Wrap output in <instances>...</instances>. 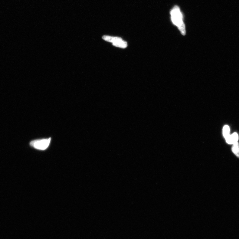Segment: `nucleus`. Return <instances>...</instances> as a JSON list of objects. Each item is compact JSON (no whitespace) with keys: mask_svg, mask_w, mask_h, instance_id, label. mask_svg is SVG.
Masks as SVG:
<instances>
[{"mask_svg":"<svg viewBox=\"0 0 239 239\" xmlns=\"http://www.w3.org/2000/svg\"><path fill=\"white\" fill-rule=\"evenodd\" d=\"M172 21L177 26L181 34L184 35L186 33L185 26L182 21V16L178 6H175L171 13Z\"/></svg>","mask_w":239,"mask_h":239,"instance_id":"nucleus-1","label":"nucleus"},{"mask_svg":"<svg viewBox=\"0 0 239 239\" xmlns=\"http://www.w3.org/2000/svg\"><path fill=\"white\" fill-rule=\"evenodd\" d=\"M51 137L49 138L35 140L31 141L30 145L35 149L43 150L47 149L50 146Z\"/></svg>","mask_w":239,"mask_h":239,"instance_id":"nucleus-2","label":"nucleus"},{"mask_svg":"<svg viewBox=\"0 0 239 239\" xmlns=\"http://www.w3.org/2000/svg\"><path fill=\"white\" fill-rule=\"evenodd\" d=\"M238 139V137L237 134L235 133L232 134L231 135H230L228 136L225 139L227 142L228 143L231 144H234L237 142Z\"/></svg>","mask_w":239,"mask_h":239,"instance_id":"nucleus-3","label":"nucleus"},{"mask_svg":"<svg viewBox=\"0 0 239 239\" xmlns=\"http://www.w3.org/2000/svg\"><path fill=\"white\" fill-rule=\"evenodd\" d=\"M102 39L105 41L112 42L113 43L122 40V39L120 37H112L106 35L103 36Z\"/></svg>","mask_w":239,"mask_h":239,"instance_id":"nucleus-4","label":"nucleus"},{"mask_svg":"<svg viewBox=\"0 0 239 239\" xmlns=\"http://www.w3.org/2000/svg\"><path fill=\"white\" fill-rule=\"evenodd\" d=\"M113 45L116 47H120L122 48H125L127 47V42L122 40L121 41L115 43H113Z\"/></svg>","mask_w":239,"mask_h":239,"instance_id":"nucleus-5","label":"nucleus"},{"mask_svg":"<svg viewBox=\"0 0 239 239\" xmlns=\"http://www.w3.org/2000/svg\"><path fill=\"white\" fill-rule=\"evenodd\" d=\"M232 150L234 154L239 158V146L237 142L234 144Z\"/></svg>","mask_w":239,"mask_h":239,"instance_id":"nucleus-6","label":"nucleus"},{"mask_svg":"<svg viewBox=\"0 0 239 239\" xmlns=\"http://www.w3.org/2000/svg\"><path fill=\"white\" fill-rule=\"evenodd\" d=\"M230 129L229 126L228 125L225 126L223 129V133L225 139L230 135Z\"/></svg>","mask_w":239,"mask_h":239,"instance_id":"nucleus-7","label":"nucleus"}]
</instances>
